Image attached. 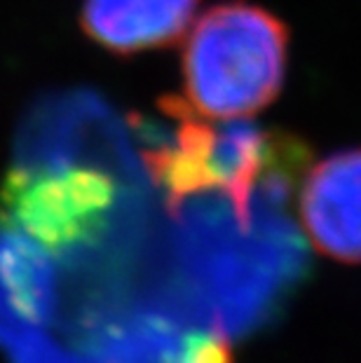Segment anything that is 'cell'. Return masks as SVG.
<instances>
[{
	"instance_id": "obj_2",
	"label": "cell",
	"mask_w": 361,
	"mask_h": 363,
	"mask_svg": "<svg viewBox=\"0 0 361 363\" xmlns=\"http://www.w3.org/2000/svg\"><path fill=\"white\" fill-rule=\"evenodd\" d=\"M289 59V28L247 0L209 7L183 48L188 106L204 118L242 120L279 96Z\"/></svg>"
},
{
	"instance_id": "obj_4",
	"label": "cell",
	"mask_w": 361,
	"mask_h": 363,
	"mask_svg": "<svg viewBox=\"0 0 361 363\" xmlns=\"http://www.w3.org/2000/svg\"><path fill=\"white\" fill-rule=\"evenodd\" d=\"M301 223L321 256L361 262V148L338 150L307 172Z\"/></svg>"
},
{
	"instance_id": "obj_6",
	"label": "cell",
	"mask_w": 361,
	"mask_h": 363,
	"mask_svg": "<svg viewBox=\"0 0 361 363\" xmlns=\"http://www.w3.org/2000/svg\"><path fill=\"white\" fill-rule=\"evenodd\" d=\"M109 363H233V354L221 333L145 328L120 340Z\"/></svg>"
},
{
	"instance_id": "obj_5",
	"label": "cell",
	"mask_w": 361,
	"mask_h": 363,
	"mask_svg": "<svg viewBox=\"0 0 361 363\" xmlns=\"http://www.w3.org/2000/svg\"><path fill=\"white\" fill-rule=\"evenodd\" d=\"M199 0H84L80 26L118 57L167 50L186 35Z\"/></svg>"
},
{
	"instance_id": "obj_1",
	"label": "cell",
	"mask_w": 361,
	"mask_h": 363,
	"mask_svg": "<svg viewBox=\"0 0 361 363\" xmlns=\"http://www.w3.org/2000/svg\"><path fill=\"white\" fill-rule=\"evenodd\" d=\"M160 108L179 129L174 145L148 150L145 162L174 208L202 190H221L247 225L253 190L267 181L294 183L310 160L307 145L287 131L256 129L242 120L213 125L179 96L162 99Z\"/></svg>"
},
{
	"instance_id": "obj_3",
	"label": "cell",
	"mask_w": 361,
	"mask_h": 363,
	"mask_svg": "<svg viewBox=\"0 0 361 363\" xmlns=\"http://www.w3.org/2000/svg\"><path fill=\"white\" fill-rule=\"evenodd\" d=\"M115 183L96 169H21L0 190V218L48 251L94 239L109 220Z\"/></svg>"
}]
</instances>
